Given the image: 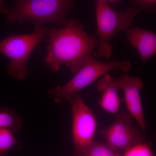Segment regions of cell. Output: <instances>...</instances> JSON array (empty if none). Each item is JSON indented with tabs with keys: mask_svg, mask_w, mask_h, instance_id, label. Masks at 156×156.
Returning <instances> with one entry per match:
<instances>
[{
	"mask_svg": "<svg viewBox=\"0 0 156 156\" xmlns=\"http://www.w3.org/2000/svg\"><path fill=\"white\" fill-rule=\"evenodd\" d=\"M49 44L45 61L52 71L57 72L66 66L76 73L89 56L95 54L97 39L88 34L85 26L76 18L68 19L60 29H48Z\"/></svg>",
	"mask_w": 156,
	"mask_h": 156,
	"instance_id": "6da1fadb",
	"label": "cell"
},
{
	"mask_svg": "<svg viewBox=\"0 0 156 156\" xmlns=\"http://www.w3.org/2000/svg\"><path fill=\"white\" fill-rule=\"evenodd\" d=\"M76 7L71 0H18L15 6L7 9L4 2L0 1V13L5 15L11 25L27 21L35 27L53 23L62 27Z\"/></svg>",
	"mask_w": 156,
	"mask_h": 156,
	"instance_id": "7a4b0ae2",
	"label": "cell"
},
{
	"mask_svg": "<svg viewBox=\"0 0 156 156\" xmlns=\"http://www.w3.org/2000/svg\"><path fill=\"white\" fill-rule=\"evenodd\" d=\"M95 4L98 42L97 54L108 61L113 50L111 44L112 39L119 32L130 28L132 21L141 11L134 5L124 12L118 11L105 0H97Z\"/></svg>",
	"mask_w": 156,
	"mask_h": 156,
	"instance_id": "3957f363",
	"label": "cell"
},
{
	"mask_svg": "<svg viewBox=\"0 0 156 156\" xmlns=\"http://www.w3.org/2000/svg\"><path fill=\"white\" fill-rule=\"evenodd\" d=\"M131 67L128 60L101 61L89 56L73 77L62 87H57L49 91L56 103L67 101L71 95L77 93L94 83L98 79L113 70L119 69L127 73Z\"/></svg>",
	"mask_w": 156,
	"mask_h": 156,
	"instance_id": "277c9868",
	"label": "cell"
},
{
	"mask_svg": "<svg viewBox=\"0 0 156 156\" xmlns=\"http://www.w3.org/2000/svg\"><path fill=\"white\" fill-rule=\"evenodd\" d=\"M48 29L35 27L32 33L11 35L0 42V53L11 60L8 68L9 75L18 80L28 77L29 58L37 45L45 40Z\"/></svg>",
	"mask_w": 156,
	"mask_h": 156,
	"instance_id": "5b68a950",
	"label": "cell"
},
{
	"mask_svg": "<svg viewBox=\"0 0 156 156\" xmlns=\"http://www.w3.org/2000/svg\"><path fill=\"white\" fill-rule=\"evenodd\" d=\"M67 101L70 104L72 112V135L75 156H80L94 140L97 129L96 117L79 93L71 95Z\"/></svg>",
	"mask_w": 156,
	"mask_h": 156,
	"instance_id": "8992f818",
	"label": "cell"
},
{
	"mask_svg": "<svg viewBox=\"0 0 156 156\" xmlns=\"http://www.w3.org/2000/svg\"><path fill=\"white\" fill-rule=\"evenodd\" d=\"M98 133L105 140V143L119 152L145 142L146 139L143 132L133 124L132 117L122 111L115 115L111 125L101 129Z\"/></svg>",
	"mask_w": 156,
	"mask_h": 156,
	"instance_id": "52a82bcc",
	"label": "cell"
},
{
	"mask_svg": "<svg viewBox=\"0 0 156 156\" xmlns=\"http://www.w3.org/2000/svg\"><path fill=\"white\" fill-rule=\"evenodd\" d=\"M119 89L124 93V100L129 114L134 118L142 130L147 128L143 108L140 92L144 84L139 77L125 74L117 79Z\"/></svg>",
	"mask_w": 156,
	"mask_h": 156,
	"instance_id": "ba28073f",
	"label": "cell"
},
{
	"mask_svg": "<svg viewBox=\"0 0 156 156\" xmlns=\"http://www.w3.org/2000/svg\"><path fill=\"white\" fill-rule=\"evenodd\" d=\"M129 44L136 49L144 65L156 53V34L151 30L131 26L126 31Z\"/></svg>",
	"mask_w": 156,
	"mask_h": 156,
	"instance_id": "9c48e42d",
	"label": "cell"
},
{
	"mask_svg": "<svg viewBox=\"0 0 156 156\" xmlns=\"http://www.w3.org/2000/svg\"><path fill=\"white\" fill-rule=\"evenodd\" d=\"M96 89L101 94L98 103L101 108L115 115L119 112L121 100L117 79L107 73L98 82Z\"/></svg>",
	"mask_w": 156,
	"mask_h": 156,
	"instance_id": "30bf717a",
	"label": "cell"
},
{
	"mask_svg": "<svg viewBox=\"0 0 156 156\" xmlns=\"http://www.w3.org/2000/svg\"><path fill=\"white\" fill-rule=\"evenodd\" d=\"M21 127L20 118L16 112L6 108L0 110V129H9L15 134L20 131Z\"/></svg>",
	"mask_w": 156,
	"mask_h": 156,
	"instance_id": "8fae6325",
	"label": "cell"
},
{
	"mask_svg": "<svg viewBox=\"0 0 156 156\" xmlns=\"http://www.w3.org/2000/svg\"><path fill=\"white\" fill-rule=\"evenodd\" d=\"M121 152L115 150L106 143L94 140L80 156H121Z\"/></svg>",
	"mask_w": 156,
	"mask_h": 156,
	"instance_id": "7c38bea8",
	"label": "cell"
},
{
	"mask_svg": "<svg viewBox=\"0 0 156 156\" xmlns=\"http://www.w3.org/2000/svg\"><path fill=\"white\" fill-rule=\"evenodd\" d=\"M14 133L8 129H0V156H6L16 144Z\"/></svg>",
	"mask_w": 156,
	"mask_h": 156,
	"instance_id": "4fadbf2b",
	"label": "cell"
},
{
	"mask_svg": "<svg viewBox=\"0 0 156 156\" xmlns=\"http://www.w3.org/2000/svg\"><path fill=\"white\" fill-rule=\"evenodd\" d=\"M121 156H154V154L150 144L145 141L123 152Z\"/></svg>",
	"mask_w": 156,
	"mask_h": 156,
	"instance_id": "5bb4252c",
	"label": "cell"
},
{
	"mask_svg": "<svg viewBox=\"0 0 156 156\" xmlns=\"http://www.w3.org/2000/svg\"><path fill=\"white\" fill-rule=\"evenodd\" d=\"M130 2L139 8L141 12L143 11L150 13L155 12V0H134L130 1Z\"/></svg>",
	"mask_w": 156,
	"mask_h": 156,
	"instance_id": "9a60e30c",
	"label": "cell"
}]
</instances>
